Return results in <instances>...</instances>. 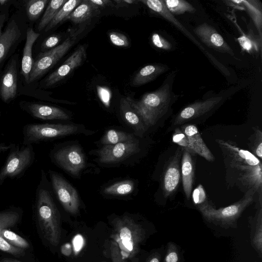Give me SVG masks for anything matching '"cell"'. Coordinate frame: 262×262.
Segmentation results:
<instances>
[{
  "label": "cell",
  "mask_w": 262,
  "mask_h": 262,
  "mask_svg": "<svg viewBox=\"0 0 262 262\" xmlns=\"http://www.w3.org/2000/svg\"><path fill=\"white\" fill-rule=\"evenodd\" d=\"M107 249L110 257L112 262H127L123 258L118 246L115 241L112 239L109 241Z\"/></svg>",
  "instance_id": "cell-38"
},
{
  "label": "cell",
  "mask_w": 262,
  "mask_h": 262,
  "mask_svg": "<svg viewBox=\"0 0 262 262\" xmlns=\"http://www.w3.org/2000/svg\"><path fill=\"white\" fill-rule=\"evenodd\" d=\"M248 146L251 152L261 160L262 159V132L258 127L254 128V133L249 138Z\"/></svg>",
  "instance_id": "cell-34"
},
{
  "label": "cell",
  "mask_w": 262,
  "mask_h": 262,
  "mask_svg": "<svg viewBox=\"0 0 262 262\" xmlns=\"http://www.w3.org/2000/svg\"><path fill=\"white\" fill-rule=\"evenodd\" d=\"M111 42L116 46L126 47L129 45V40L125 35L118 32H111L108 34Z\"/></svg>",
  "instance_id": "cell-39"
},
{
  "label": "cell",
  "mask_w": 262,
  "mask_h": 262,
  "mask_svg": "<svg viewBox=\"0 0 262 262\" xmlns=\"http://www.w3.org/2000/svg\"><path fill=\"white\" fill-rule=\"evenodd\" d=\"M50 157L57 165L75 177L79 176L85 167L84 155L77 145L54 149Z\"/></svg>",
  "instance_id": "cell-10"
},
{
  "label": "cell",
  "mask_w": 262,
  "mask_h": 262,
  "mask_svg": "<svg viewBox=\"0 0 262 262\" xmlns=\"http://www.w3.org/2000/svg\"><path fill=\"white\" fill-rule=\"evenodd\" d=\"M194 32L201 40L209 48L220 52L233 55V51L230 47L211 26L204 23L195 28Z\"/></svg>",
  "instance_id": "cell-19"
},
{
  "label": "cell",
  "mask_w": 262,
  "mask_h": 262,
  "mask_svg": "<svg viewBox=\"0 0 262 262\" xmlns=\"http://www.w3.org/2000/svg\"><path fill=\"white\" fill-rule=\"evenodd\" d=\"M102 262H106V261H102Z\"/></svg>",
  "instance_id": "cell-53"
},
{
  "label": "cell",
  "mask_w": 262,
  "mask_h": 262,
  "mask_svg": "<svg viewBox=\"0 0 262 262\" xmlns=\"http://www.w3.org/2000/svg\"><path fill=\"white\" fill-rule=\"evenodd\" d=\"M0 262H21L20 261L11 259V258H3L0 260Z\"/></svg>",
  "instance_id": "cell-49"
},
{
  "label": "cell",
  "mask_w": 262,
  "mask_h": 262,
  "mask_svg": "<svg viewBox=\"0 0 262 262\" xmlns=\"http://www.w3.org/2000/svg\"><path fill=\"white\" fill-rule=\"evenodd\" d=\"M134 134L127 133L115 129L108 130L101 139L104 145H114L119 143L129 142L136 140Z\"/></svg>",
  "instance_id": "cell-30"
},
{
  "label": "cell",
  "mask_w": 262,
  "mask_h": 262,
  "mask_svg": "<svg viewBox=\"0 0 262 262\" xmlns=\"http://www.w3.org/2000/svg\"><path fill=\"white\" fill-rule=\"evenodd\" d=\"M18 55H14L0 76V98L6 103L13 100L17 94Z\"/></svg>",
  "instance_id": "cell-13"
},
{
  "label": "cell",
  "mask_w": 262,
  "mask_h": 262,
  "mask_svg": "<svg viewBox=\"0 0 262 262\" xmlns=\"http://www.w3.org/2000/svg\"><path fill=\"white\" fill-rule=\"evenodd\" d=\"M181 130L186 136L192 150L208 161H213L214 157L203 140L198 128L192 124L183 125Z\"/></svg>",
  "instance_id": "cell-20"
},
{
  "label": "cell",
  "mask_w": 262,
  "mask_h": 262,
  "mask_svg": "<svg viewBox=\"0 0 262 262\" xmlns=\"http://www.w3.org/2000/svg\"><path fill=\"white\" fill-rule=\"evenodd\" d=\"M99 12V9L90 0L82 2L72 12L66 20H70L75 24H80L90 19Z\"/></svg>",
  "instance_id": "cell-26"
},
{
  "label": "cell",
  "mask_w": 262,
  "mask_h": 262,
  "mask_svg": "<svg viewBox=\"0 0 262 262\" xmlns=\"http://www.w3.org/2000/svg\"><path fill=\"white\" fill-rule=\"evenodd\" d=\"M237 39L241 47L244 49L250 51L252 49L253 43L249 37L243 36L239 37Z\"/></svg>",
  "instance_id": "cell-44"
},
{
  "label": "cell",
  "mask_w": 262,
  "mask_h": 262,
  "mask_svg": "<svg viewBox=\"0 0 262 262\" xmlns=\"http://www.w3.org/2000/svg\"><path fill=\"white\" fill-rule=\"evenodd\" d=\"M1 114L0 113V121H1Z\"/></svg>",
  "instance_id": "cell-52"
},
{
  "label": "cell",
  "mask_w": 262,
  "mask_h": 262,
  "mask_svg": "<svg viewBox=\"0 0 262 262\" xmlns=\"http://www.w3.org/2000/svg\"><path fill=\"white\" fill-rule=\"evenodd\" d=\"M112 223L111 238L117 243L123 258L133 262L145 239V230L127 215L118 216Z\"/></svg>",
  "instance_id": "cell-4"
},
{
  "label": "cell",
  "mask_w": 262,
  "mask_h": 262,
  "mask_svg": "<svg viewBox=\"0 0 262 262\" xmlns=\"http://www.w3.org/2000/svg\"><path fill=\"white\" fill-rule=\"evenodd\" d=\"M60 40L59 35L53 34L46 38L41 45L42 52L47 51L57 47Z\"/></svg>",
  "instance_id": "cell-40"
},
{
  "label": "cell",
  "mask_w": 262,
  "mask_h": 262,
  "mask_svg": "<svg viewBox=\"0 0 262 262\" xmlns=\"http://www.w3.org/2000/svg\"><path fill=\"white\" fill-rule=\"evenodd\" d=\"M86 57L85 45L79 46L73 53L56 70L41 82L42 88H51L64 79L73 70L79 67Z\"/></svg>",
  "instance_id": "cell-12"
},
{
  "label": "cell",
  "mask_w": 262,
  "mask_h": 262,
  "mask_svg": "<svg viewBox=\"0 0 262 262\" xmlns=\"http://www.w3.org/2000/svg\"><path fill=\"white\" fill-rule=\"evenodd\" d=\"M20 108L34 118L43 120H68L69 115L61 109L35 102L22 101Z\"/></svg>",
  "instance_id": "cell-17"
},
{
  "label": "cell",
  "mask_w": 262,
  "mask_h": 262,
  "mask_svg": "<svg viewBox=\"0 0 262 262\" xmlns=\"http://www.w3.org/2000/svg\"><path fill=\"white\" fill-rule=\"evenodd\" d=\"M82 30L73 31L61 44L52 49L39 53L34 60L29 83L38 80L53 68L73 46Z\"/></svg>",
  "instance_id": "cell-8"
},
{
  "label": "cell",
  "mask_w": 262,
  "mask_h": 262,
  "mask_svg": "<svg viewBox=\"0 0 262 262\" xmlns=\"http://www.w3.org/2000/svg\"><path fill=\"white\" fill-rule=\"evenodd\" d=\"M34 207L44 236L51 245L57 246L61 235L60 213L53 199L50 184L43 170L36 189Z\"/></svg>",
  "instance_id": "cell-2"
},
{
  "label": "cell",
  "mask_w": 262,
  "mask_h": 262,
  "mask_svg": "<svg viewBox=\"0 0 262 262\" xmlns=\"http://www.w3.org/2000/svg\"><path fill=\"white\" fill-rule=\"evenodd\" d=\"M249 223L251 226V241L260 258L262 257V205H259L255 216Z\"/></svg>",
  "instance_id": "cell-27"
},
{
  "label": "cell",
  "mask_w": 262,
  "mask_h": 262,
  "mask_svg": "<svg viewBox=\"0 0 262 262\" xmlns=\"http://www.w3.org/2000/svg\"><path fill=\"white\" fill-rule=\"evenodd\" d=\"M255 262H256V261H255Z\"/></svg>",
  "instance_id": "cell-54"
},
{
  "label": "cell",
  "mask_w": 262,
  "mask_h": 262,
  "mask_svg": "<svg viewBox=\"0 0 262 262\" xmlns=\"http://www.w3.org/2000/svg\"><path fill=\"white\" fill-rule=\"evenodd\" d=\"M13 143H10L9 144H6V143H0V155L10 149V148L12 147Z\"/></svg>",
  "instance_id": "cell-47"
},
{
  "label": "cell",
  "mask_w": 262,
  "mask_h": 262,
  "mask_svg": "<svg viewBox=\"0 0 262 262\" xmlns=\"http://www.w3.org/2000/svg\"><path fill=\"white\" fill-rule=\"evenodd\" d=\"M23 37L20 26L11 17L0 35V66L12 53Z\"/></svg>",
  "instance_id": "cell-16"
},
{
  "label": "cell",
  "mask_w": 262,
  "mask_h": 262,
  "mask_svg": "<svg viewBox=\"0 0 262 262\" xmlns=\"http://www.w3.org/2000/svg\"><path fill=\"white\" fill-rule=\"evenodd\" d=\"M172 141L178 144L183 149H186L192 153L195 154L190 145L188 139L185 134L180 128H177L172 135Z\"/></svg>",
  "instance_id": "cell-36"
},
{
  "label": "cell",
  "mask_w": 262,
  "mask_h": 262,
  "mask_svg": "<svg viewBox=\"0 0 262 262\" xmlns=\"http://www.w3.org/2000/svg\"><path fill=\"white\" fill-rule=\"evenodd\" d=\"M11 2L9 0H0V6L5 5Z\"/></svg>",
  "instance_id": "cell-51"
},
{
  "label": "cell",
  "mask_w": 262,
  "mask_h": 262,
  "mask_svg": "<svg viewBox=\"0 0 262 262\" xmlns=\"http://www.w3.org/2000/svg\"><path fill=\"white\" fill-rule=\"evenodd\" d=\"M165 4L171 14H182L186 12H193L195 9L188 2L183 0H166Z\"/></svg>",
  "instance_id": "cell-33"
},
{
  "label": "cell",
  "mask_w": 262,
  "mask_h": 262,
  "mask_svg": "<svg viewBox=\"0 0 262 262\" xmlns=\"http://www.w3.org/2000/svg\"><path fill=\"white\" fill-rule=\"evenodd\" d=\"M79 127L73 124L29 123L22 129L23 145L33 144L51 139L79 133Z\"/></svg>",
  "instance_id": "cell-9"
},
{
  "label": "cell",
  "mask_w": 262,
  "mask_h": 262,
  "mask_svg": "<svg viewBox=\"0 0 262 262\" xmlns=\"http://www.w3.org/2000/svg\"><path fill=\"white\" fill-rule=\"evenodd\" d=\"M161 255L158 251H155L150 254L146 259L145 262H161Z\"/></svg>",
  "instance_id": "cell-46"
},
{
  "label": "cell",
  "mask_w": 262,
  "mask_h": 262,
  "mask_svg": "<svg viewBox=\"0 0 262 262\" xmlns=\"http://www.w3.org/2000/svg\"><path fill=\"white\" fill-rule=\"evenodd\" d=\"M20 216L18 208L0 211V250L16 256L23 255L24 252L20 248H27L29 244L25 239L7 228L14 226Z\"/></svg>",
  "instance_id": "cell-7"
},
{
  "label": "cell",
  "mask_w": 262,
  "mask_h": 262,
  "mask_svg": "<svg viewBox=\"0 0 262 262\" xmlns=\"http://www.w3.org/2000/svg\"><path fill=\"white\" fill-rule=\"evenodd\" d=\"M49 174L52 188L62 207L68 213L76 214L80 205L76 190L57 172L50 170Z\"/></svg>",
  "instance_id": "cell-11"
},
{
  "label": "cell",
  "mask_w": 262,
  "mask_h": 262,
  "mask_svg": "<svg viewBox=\"0 0 262 262\" xmlns=\"http://www.w3.org/2000/svg\"><path fill=\"white\" fill-rule=\"evenodd\" d=\"M140 151L137 139L114 145H103L97 150L99 161L103 163H113L121 161Z\"/></svg>",
  "instance_id": "cell-14"
},
{
  "label": "cell",
  "mask_w": 262,
  "mask_h": 262,
  "mask_svg": "<svg viewBox=\"0 0 262 262\" xmlns=\"http://www.w3.org/2000/svg\"><path fill=\"white\" fill-rule=\"evenodd\" d=\"M140 2L147 6L150 9L157 13L163 17L174 25L188 37L191 39L201 49L206 50L201 44L193 37V36L180 24L179 21L172 15L167 8L164 1L163 0H141Z\"/></svg>",
  "instance_id": "cell-23"
},
{
  "label": "cell",
  "mask_w": 262,
  "mask_h": 262,
  "mask_svg": "<svg viewBox=\"0 0 262 262\" xmlns=\"http://www.w3.org/2000/svg\"><path fill=\"white\" fill-rule=\"evenodd\" d=\"M49 1L48 0H29L26 2L27 16L31 21L37 20Z\"/></svg>",
  "instance_id": "cell-31"
},
{
  "label": "cell",
  "mask_w": 262,
  "mask_h": 262,
  "mask_svg": "<svg viewBox=\"0 0 262 262\" xmlns=\"http://www.w3.org/2000/svg\"><path fill=\"white\" fill-rule=\"evenodd\" d=\"M7 14L6 13L0 14V35L2 33V29L7 19Z\"/></svg>",
  "instance_id": "cell-48"
},
{
  "label": "cell",
  "mask_w": 262,
  "mask_h": 262,
  "mask_svg": "<svg viewBox=\"0 0 262 262\" xmlns=\"http://www.w3.org/2000/svg\"><path fill=\"white\" fill-rule=\"evenodd\" d=\"M67 2V0H52L49 1L46 9L37 26V30L45 29L52 20L61 7Z\"/></svg>",
  "instance_id": "cell-28"
},
{
  "label": "cell",
  "mask_w": 262,
  "mask_h": 262,
  "mask_svg": "<svg viewBox=\"0 0 262 262\" xmlns=\"http://www.w3.org/2000/svg\"><path fill=\"white\" fill-rule=\"evenodd\" d=\"M183 148H178L168 164L163 178L162 189L165 197L171 195L178 188L181 176L180 159Z\"/></svg>",
  "instance_id": "cell-18"
},
{
  "label": "cell",
  "mask_w": 262,
  "mask_h": 262,
  "mask_svg": "<svg viewBox=\"0 0 262 262\" xmlns=\"http://www.w3.org/2000/svg\"><path fill=\"white\" fill-rule=\"evenodd\" d=\"M247 7L250 14L254 20L255 24L261 32V11L258 9V8L252 3L251 1H242Z\"/></svg>",
  "instance_id": "cell-37"
},
{
  "label": "cell",
  "mask_w": 262,
  "mask_h": 262,
  "mask_svg": "<svg viewBox=\"0 0 262 262\" xmlns=\"http://www.w3.org/2000/svg\"><path fill=\"white\" fill-rule=\"evenodd\" d=\"M195 155L188 150L183 149L181 157V172L184 192L188 200H189L193 183L194 162L192 155Z\"/></svg>",
  "instance_id": "cell-24"
},
{
  "label": "cell",
  "mask_w": 262,
  "mask_h": 262,
  "mask_svg": "<svg viewBox=\"0 0 262 262\" xmlns=\"http://www.w3.org/2000/svg\"><path fill=\"white\" fill-rule=\"evenodd\" d=\"M137 2V1L136 0H122V1H121V3H124L127 4H133Z\"/></svg>",
  "instance_id": "cell-50"
},
{
  "label": "cell",
  "mask_w": 262,
  "mask_h": 262,
  "mask_svg": "<svg viewBox=\"0 0 262 262\" xmlns=\"http://www.w3.org/2000/svg\"><path fill=\"white\" fill-rule=\"evenodd\" d=\"M222 151L227 181L246 193L259 194L262 203L261 161L250 151L240 148L231 141L216 140Z\"/></svg>",
  "instance_id": "cell-1"
},
{
  "label": "cell",
  "mask_w": 262,
  "mask_h": 262,
  "mask_svg": "<svg viewBox=\"0 0 262 262\" xmlns=\"http://www.w3.org/2000/svg\"><path fill=\"white\" fill-rule=\"evenodd\" d=\"M120 109L125 121L131 126L137 135L142 136L148 127L141 117L130 105L126 98L121 99Z\"/></svg>",
  "instance_id": "cell-22"
},
{
  "label": "cell",
  "mask_w": 262,
  "mask_h": 262,
  "mask_svg": "<svg viewBox=\"0 0 262 262\" xmlns=\"http://www.w3.org/2000/svg\"><path fill=\"white\" fill-rule=\"evenodd\" d=\"M90 1L99 9L106 6H114L113 2L110 0H90Z\"/></svg>",
  "instance_id": "cell-45"
},
{
  "label": "cell",
  "mask_w": 262,
  "mask_h": 262,
  "mask_svg": "<svg viewBox=\"0 0 262 262\" xmlns=\"http://www.w3.org/2000/svg\"><path fill=\"white\" fill-rule=\"evenodd\" d=\"M173 77L171 75L159 89L144 94L139 100L126 97L147 127L154 125L163 117L176 100L177 96L172 91Z\"/></svg>",
  "instance_id": "cell-3"
},
{
  "label": "cell",
  "mask_w": 262,
  "mask_h": 262,
  "mask_svg": "<svg viewBox=\"0 0 262 262\" xmlns=\"http://www.w3.org/2000/svg\"><path fill=\"white\" fill-rule=\"evenodd\" d=\"M32 144L23 145L13 143L9 150L5 163L0 169V186L8 179H17L23 175L35 160Z\"/></svg>",
  "instance_id": "cell-6"
},
{
  "label": "cell",
  "mask_w": 262,
  "mask_h": 262,
  "mask_svg": "<svg viewBox=\"0 0 262 262\" xmlns=\"http://www.w3.org/2000/svg\"><path fill=\"white\" fill-rule=\"evenodd\" d=\"M81 2V0L67 1L61 7L52 20L45 29V32L52 29L63 20H66L67 17Z\"/></svg>",
  "instance_id": "cell-29"
},
{
  "label": "cell",
  "mask_w": 262,
  "mask_h": 262,
  "mask_svg": "<svg viewBox=\"0 0 262 262\" xmlns=\"http://www.w3.org/2000/svg\"><path fill=\"white\" fill-rule=\"evenodd\" d=\"M134 187V182L130 180H125L105 187L103 192L109 195H123L132 192Z\"/></svg>",
  "instance_id": "cell-32"
},
{
  "label": "cell",
  "mask_w": 262,
  "mask_h": 262,
  "mask_svg": "<svg viewBox=\"0 0 262 262\" xmlns=\"http://www.w3.org/2000/svg\"><path fill=\"white\" fill-rule=\"evenodd\" d=\"M192 199L193 202L198 206L201 205L206 202L205 191L202 185H199L192 192Z\"/></svg>",
  "instance_id": "cell-42"
},
{
  "label": "cell",
  "mask_w": 262,
  "mask_h": 262,
  "mask_svg": "<svg viewBox=\"0 0 262 262\" xmlns=\"http://www.w3.org/2000/svg\"><path fill=\"white\" fill-rule=\"evenodd\" d=\"M151 41L155 46L161 49L169 50L171 49V44L157 33H154L152 35Z\"/></svg>",
  "instance_id": "cell-41"
},
{
  "label": "cell",
  "mask_w": 262,
  "mask_h": 262,
  "mask_svg": "<svg viewBox=\"0 0 262 262\" xmlns=\"http://www.w3.org/2000/svg\"><path fill=\"white\" fill-rule=\"evenodd\" d=\"M223 97H212L188 105L182 110L174 119L173 125H181L209 113L220 104Z\"/></svg>",
  "instance_id": "cell-15"
},
{
  "label": "cell",
  "mask_w": 262,
  "mask_h": 262,
  "mask_svg": "<svg viewBox=\"0 0 262 262\" xmlns=\"http://www.w3.org/2000/svg\"><path fill=\"white\" fill-rule=\"evenodd\" d=\"M97 92L101 101L105 105L108 106L111 96L110 91L106 88L98 86L97 88Z\"/></svg>",
  "instance_id": "cell-43"
},
{
  "label": "cell",
  "mask_w": 262,
  "mask_h": 262,
  "mask_svg": "<svg viewBox=\"0 0 262 262\" xmlns=\"http://www.w3.org/2000/svg\"><path fill=\"white\" fill-rule=\"evenodd\" d=\"M39 35V32H35L30 27L27 30L26 42L24 47L21 63V74L24 78L25 82L27 83H29V75L34 62L32 57L33 46Z\"/></svg>",
  "instance_id": "cell-21"
},
{
  "label": "cell",
  "mask_w": 262,
  "mask_h": 262,
  "mask_svg": "<svg viewBox=\"0 0 262 262\" xmlns=\"http://www.w3.org/2000/svg\"><path fill=\"white\" fill-rule=\"evenodd\" d=\"M163 262H182L180 251L174 243H168Z\"/></svg>",
  "instance_id": "cell-35"
},
{
  "label": "cell",
  "mask_w": 262,
  "mask_h": 262,
  "mask_svg": "<svg viewBox=\"0 0 262 262\" xmlns=\"http://www.w3.org/2000/svg\"><path fill=\"white\" fill-rule=\"evenodd\" d=\"M168 69L166 65H147L140 69L135 75L131 82V85L138 86L148 83L168 70Z\"/></svg>",
  "instance_id": "cell-25"
},
{
  "label": "cell",
  "mask_w": 262,
  "mask_h": 262,
  "mask_svg": "<svg viewBox=\"0 0 262 262\" xmlns=\"http://www.w3.org/2000/svg\"><path fill=\"white\" fill-rule=\"evenodd\" d=\"M254 194L250 191L237 202L228 206L216 209L206 201L198 206V209L208 222L224 228L234 227L243 211L252 204Z\"/></svg>",
  "instance_id": "cell-5"
}]
</instances>
